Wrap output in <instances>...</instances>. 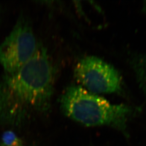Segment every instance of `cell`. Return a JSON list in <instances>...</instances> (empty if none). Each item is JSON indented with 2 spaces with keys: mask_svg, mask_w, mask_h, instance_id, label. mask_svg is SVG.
<instances>
[{
  "mask_svg": "<svg viewBox=\"0 0 146 146\" xmlns=\"http://www.w3.org/2000/svg\"><path fill=\"white\" fill-rule=\"evenodd\" d=\"M129 63L135 74L136 81L146 98V55L133 54Z\"/></svg>",
  "mask_w": 146,
  "mask_h": 146,
  "instance_id": "5b68a950",
  "label": "cell"
},
{
  "mask_svg": "<svg viewBox=\"0 0 146 146\" xmlns=\"http://www.w3.org/2000/svg\"><path fill=\"white\" fill-rule=\"evenodd\" d=\"M60 104L65 115L83 125L109 126L125 134L128 121L136 113L131 106L112 104L98 94L76 85L66 89Z\"/></svg>",
  "mask_w": 146,
  "mask_h": 146,
  "instance_id": "7a4b0ae2",
  "label": "cell"
},
{
  "mask_svg": "<svg viewBox=\"0 0 146 146\" xmlns=\"http://www.w3.org/2000/svg\"><path fill=\"white\" fill-rule=\"evenodd\" d=\"M74 75L81 86L94 94L123 92L122 79L117 70L96 56L81 59L75 67Z\"/></svg>",
  "mask_w": 146,
  "mask_h": 146,
  "instance_id": "3957f363",
  "label": "cell"
},
{
  "mask_svg": "<svg viewBox=\"0 0 146 146\" xmlns=\"http://www.w3.org/2000/svg\"><path fill=\"white\" fill-rule=\"evenodd\" d=\"M54 69L47 50L38 44L33 56L15 72L0 80V120L21 122L31 114L49 109Z\"/></svg>",
  "mask_w": 146,
  "mask_h": 146,
  "instance_id": "6da1fadb",
  "label": "cell"
},
{
  "mask_svg": "<svg viewBox=\"0 0 146 146\" xmlns=\"http://www.w3.org/2000/svg\"><path fill=\"white\" fill-rule=\"evenodd\" d=\"M143 10L144 12L146 14V1H144L143 5Z\"/></svg>",
  "mask_w": 146,
  "mask_h": 146,
  "instance_id": "52a82bcc",
  "label": "cell"
},
{
  "mask_svg": "<svg viewBox=\"0 0 146 146\" xmlns=\"http://www.w3.org/2000/svg\"><path fill=\"white\" fill-rule=\"evenodd\" d=\"M1 146H25L21 139L11 131H5L1 135Z\"/></svg>",
  "mask_w": 146,
  "mask_h": 146,
  "instance_id": "8992f818",
  "label": "cell"
},
{
  "mask_svg": "<svg viewBox=\"0 0 146 146\" xmlns=\"http://www.w3.org/2000/svg\"><path fill=\"white\" fill-rule=\"evenodd\" d=\"M38 46L31 26L21 17L0 44V63L5 73L15 72L23 66L35 54Z\"/></svg>",
  "mask_w": 146,
  "mask_h": 146,
  "instance_id": "277c9868",
  "label": "cell"
}]
</instances>
